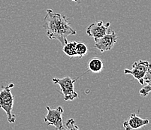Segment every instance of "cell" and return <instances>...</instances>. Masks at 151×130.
Returning <instances> with one entry per match:
<instances>
[{"label": "cell", "mask_w": 151, "mask_h": 130, "mask_svg": "<svg viewBox=\"0 0 151 130\" xmlns=\"http://www.w3.org/2000/svg\"><path fill=\"white\" fill-rule=\"evenodd\" d=\"M76 52H77V57L79 58H82L86 55L87 52H88V48L86 47L85 44L82 42H77L76 45Z\"/></svg>", "instance_id": "cell-12"}, {"label": "cell", "mask_w": 151, "mask_h": 130, "mask_svg": "<svg viewBox=\"0 0 151 130\" xmlns=\"http://www.w3.org/2000/svg\"><path fill=\"white\" fill-rule=\"evenodd\" d=\"M118 36L114 30H108V32L101 39L96 41L94 47L99 50L101 53L112 50L115 44L116 43Z\"/></svg>", "instance_id": "cell-6"}, {"label": "cell", "mask_w": 151, "mask_h": 130, "mask_svg": "<svg viewBox=\"0 0 151 130\" xmlns=\"http://www.w3.org/2000/svg\"><path fill=\"white\" fill-rule=\"evenodd\" d=\"M47 111V115L44 117V121L47 125L53 126L57 130L65 129L63 124V108L59 106L57 108L52 109L49 106H46Z\"/></svg>", "instance_id": "cell-5"}, {"label": "cell", "mask_w": 151, "mask_h": 130, "mask_svg": "<svg viewBox=\"0 0 151 130\" xmlns=\"http://www.w3.org/2000/svg\"><path fill=\"white\" fill-rule=\"evenodd\" d=\"M71 1L77 2L78 4H81V0H71Z\"/></svg>", "instance_id": "cell-13"}, {"label": "cell", "mask_w": 151, "mask_h": 130, "mask_svg": "<svg viewBox=\"0 0 151 130\" xmlns=\"http://www.w3.org/2000/svg\"><path fill=\"white\" fill-rule=\"evenodd\" d=\"M43 27L46 29L47 36L52 40H58L63 47L68 42L67 38L69 35H75L77 33L70 25L69 19L65 15L54 12L52 9L47 10Z\"/></svg>", "instance_id": "cell-1"}, {"label": "cell", "mask_w": 151, "mask_h": 130, "mask_svg": "<svg viewBox=\"0 0 151 130\" xmlns=\"http://www.w3.org/2000/svg\"><path fill=\"white\" fill-rule=\"evenodd\" d=\"M150 69H151V63L147 60H139L132 64V69H124V73L126 75H132L134 78L138 80L140 84L144 85V78Z\"/></svg>", "instance_id": "cell-4"}, {"label": "cell", "mask_w": 151, "mask_h": 130, "mask_svg": "<svg viewBox=\"0 0 151 130\" xmlns=\"http://www.w3.org/2000/svg\"><path fill=\"white\" fill-rule=\"evenodd\" d=\"M110 26L111 23L109 22L106 24H104L102 20L95 22L86 28V34L90 37L93 38L96 42L108 33V31L110 29Z\"/></svg>", "instance_id": "cell-7"}, {"label": "cell", "mask_w": 151, "mask_h": 130, "mask_svg": "<svg viewBox=\"0 0 151 130\" xmlns=\"http://www.w3.org/2000/svg\"><path fill=\"white\" fill-rule=\"evenodd\" d=\"M149 122L148 119L141 118L136 113H132L128 120L123 122V125L126 130L138 129L149 124Z\"/></svg>", "instance_id": "cell-8"}, {"label": "cell", "mask_w": 151, "mask_h": 130, "mask_svg": "<svg viewBox=\"0 0 151 130\" xmlns=\"http://www.w3.org/2000/svg\"><path fill=\"white\" fill-rule=\"evenodd\" d=\"M76 42H67L64 46H63V51L65 53L67 56L70 57H77L76 52Z\"/></svg>", "instance_id": "cell-11"}, {"label": "cell", "mask_w": 151, "mask_h": 130, "mask_svg": "<svg viewBox=\"0 0 151 130\" xmlns=\"http://www.w3.org/2000/svg\"><path fill=\"white\" fill-rule=\"evenodd\" d=\"M77 79L72 80L69 76L63 78H53V82L54 84L60 86V93L64 97L65 101H72L78 98V95L75 90V82Z\"/></svg>", "instance_id": "cell-3"}, {"label": "cell", "mask_w": 151, "mask_h": 130, "mask_svg": "<svg viewBox=\"0 0 151 130\" xmlns=\"http://www.w3.org/2000/svg\"><path fill=\"white\" fill-rule=\"evenodd\" d=\"M144 83H146L145 87L140 90V95L143 97H146L151 92V69H150L144 78Z\"/></svg>", "instance_id": "cell-10"}, {"label": "cell", "mask_w": 151, "mask_h": 130, "mask_svg": "<svg viewBox=\"0 0 151 130\" xmlns=\"http://www.w3.org/2000/svg\"><path fill=\"white\" fill-rule=\"evenodd\" d=\"M103 62L98 57H94L91 59L88 62L89 71L93 73H100L103 69Z\"/></svg>", "instance_id": "cell-9"}, {"label": "cell", "mask_w": 151, "mask_h": 130, "mask_svg": "<svg viewBox=\"0 0 151 130\" xmlns=\"http://www.w3.org/2000/svg\"><path fill=\"white\" fill-rule=\"evenodd\" d=\"M14 87L13 83H9V85L2 87V90H0V108L6 113L8 121L10 124H14L16 120V116L12 113L14 97L12 93V89Z\"/></svg>", "instance_id": "cell-2"}]
</instances>
